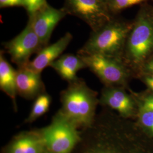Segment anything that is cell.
Returning <instances> with one entry per match:
<instances>
[{"label":"cell","mask_w":153,"mask_h":153,"mask_svg":"<svg viewBox=\"0 0 153 153\" xmlns=\"http://www.w3.org/2000/svg\"><path fill=\"white\" fill-rule=\"evenodd\" d=\"M145 83L148 88L153 91V75L151 76H146L145 78Z\"/></svg>","instance_id":"cell-22"},{"label":"cell","mask_w":153,"mask_h":153,"mask_svg":"<svg viewBox=\"0 0 153 153\" xmlns=\"http://www.w3.org/2000/svg\"><path fill=\"white\" fill-rule=\"evenodd\" d=\"M51 97L47 93H44L35 99L26 123H31L48 111L51 103Z\"/></svg>","instance_id":"cell-16"},{"label":"cell","mask_w":153,"mask_h":153,"mask_svg":"<svg viewBox=\"0 0 153 153\" xmlns=\"http://www.w3.org/2000/svg\"><path fill=\"white\" fill-rule=\"evenodd\" d=\"M99 102L101 104L117 111L123 117H131L134 114V102L120 88L107 86L102 91Z\"/></svg>","instance_id":"cell-12"},{"label":"cell","mask_w":153,"mask_h":153,"mask_svg":"<svg viewBox=\"0 0 153 153\" xmlns=\"http://www.w3.org/2000/svg\"><path fill=\"white\" fill-rule=\"evenodd\" d=\"M146 69H148L149 71H150L153 73V59L152 60L148 62L147 66H146Z\"/></svg>","instance_id":"cell-23"},{"label":"cell","mask_w":153,"mask_h":153,"mask_svg":"<svg viewBox=\"0 0 153 153\" xmlns=\"http://www.w3.org/2000/svg\"><path fill=\"white\" fill-rule=\"evenodd\" d=\"M51 153V152H49V153Z\"/></svg>","instance_id":"cell-25"},{"label":"cell","mask_w":153,"mask_h":153,"mask_svg":"<svg viewBox=\"0 0 153 153\" xmlns=\"http://www.w3.org/2000/svg\"><path fill=\"white\" fill-rule=\"evenodd\" d=\"M87 68L107 86L125 84L128 71L120 59L98 54L78 53Z\"/></svg>","instance_id":"cell-4"},{"label":"cell","mask_w":153,"mask_h":153,"mask_svg":"<svg viewBox=\"0 0 153 153\" xmlns=\"http://www.w3.org/2000/svg\"><path fill=\"white\" fill-rule=\"evenodd\" d=\"M132 26L126 22L111 21L93 31L78 53L98 54L120 59Z\"/></svg>","instance_id":"cell-2"},{"label":"cell","mask_w":153,"mask_h":153,"mask_svg":"<svg viewBox=\"0 0 153 153\" xmlns=\"http://www.w3.org/2000/svg\"><path fill=\"white\" fill-rule=\"evenodd\" d=\"M60 100L59 111L78 128L83 129L93 124L98 99L96 92L84 80L78 78L69 83L67 88L61 93Z\"/></svg>","instance_id":"cell-1"},{"label":"cell","mask_w":153,"mask_h":153,"mask_svg":"<svg viewBox=\"0 0 153 153\" xmlns=\"http://www.w3.org/2000/svg\"><path fill=\"white\" fill-rule=\"evenodd\" d=\"M142 111H153V97L144 99L142 104Z\"/></svg>","instance_id":"cell-21"},{"label":"cell","mask_w":153,"mask_h":153,"mask_svg":"<svg viewBox=\"0 0 153 153\" xmlns=\"http://www.w3.org/2000/svg\"><path fill=\"white\" fill-rule=\"evenodd\" d=\"M45 148L40 130L26 131L16 137L6 153H43Z\"/></svg>","instance_id":"cell-13"},{"label":"cell","mask_w":153,"mask_h":153,"mask_svg":"<svg viewBox=\"0 0 153 153\" xmlns=\"http://www.w3.org/2000/svg\"><path fill=\"white\" fill-rule=\"evenodd\" d=\"M67 14L63 8L57 9L47 4L30 16L29 20L33 31L37 35L43 48L48 43L55 27Z\"/></svg>","instance_id":"cell-8"},{"label":"cell","mask_w":153,"mask_h":153,"mask_svg":"<svg viewBox=\"0 0 153 153\" xmlns=\"http://www.w3.org/2000/svg\"><path fill=\"white\" fill-rule=\"evenodd\" d=\"M72 39L73 35L71 33H66L54 43L43 48L37 53L35 59L24 67L33 72L41 74L45 68L49 66L60 57L71 42Z\"/></svg>","instance_id":"cell-9"},{"label":"cell","mask_w":153,"mask_h":153,"mask_svg":"<svg viewBox=\"0 0 153 153\" xmlns=\"http://www.w3.org/2000/svg\"><path fill=\"white\" fill-rule=\"evenodd\" d=\"M140 120L143 126L153 135V111H142Z\"/></svg>","instance_id":"cell-19"},{"label":"cell","mask_w":153,"mask_h":153,"mask_svg":"<svg viewBox=\"0 0 153 153\" xmlns=\"http://www.w3.org/2000/svg\"><path fill=\"white\" fill-rule=\"evenodd\" d=\"M16 73L13 66L6 60L1 51L0 55V88L10 98L16 111Z\"/></svg>","instance_id":"cell-15"},{"label":"cell","mask_w":153,"mask_h":153,"mask_svg":"<svg viewBox=\"0 0 153 153\" xmlns=\"http://www.w3.org/2000/svg\"><path fill=\"white\" fill-rule=\"evenodd\" d=\"M101 1H102L103 2H105V3H107V1H108V0H101Z\"/></svg>","instance_id":"cell-24"},{"label":"cell","mask_w":153,"mask_h":153,"mask_svg":"<svg viewBox=\"0 0 153 153\" xmlns=\"http://www.w3.org/2000/svg\"><path fill=\"white\" fill-rule=\"evenodd\" d=\"M23 6V0H0L1 8L13 6Z\"/></svg>","instance_id":"cell-20"},{"label":"cell","mask_w":153,"mask_h":153,"mask_svg":"<svg viewBox=\"0 0 153 153\" xmlns=\"http://www.w3.org/2000/svg\"><path fill=\"white\" fill-rule=\"evenodd\" d=\"M144 1L145 0H108L107 4L111 13H117Z\"/></svg>","instance_id":"cell-17"},{"label":"cell","mask_w":153,"mask_h":153,"mask_svg":"<svg viewBox=\"0 0 153 153\" xmlns=\"http://www.w3.org/2000/svg\"><path fill=\"white\" fill-rule=\"evenodd\" d=\"M61 78L68 83L73 82L78 79L77 72L84 68H87L84 61L79 55L66 54L61 56L50 66Z\"/></svg>","instance_id":"cell-14"},{"label":"cell","mask_w":153,"mask_h":153,"mask_svg":"<svg viewBox=\"0 0 153 153\" xmlns=\"http://www.w3.org/2000/svg\"><path fill=\"white\" fill-rule=\"evenodd\" d=\"M24 7L27 10L29 16L39 10L48 3L46 0H23Z\"/></svg>","instance_id":"cell-18"},{"label":"cell","mask_w":153,"mask_h":153,"mask_svg":"<svg viewBox=\"0 0 153 153\" xmlns=\"http://www.w3.org/2000/svg\"><path fill=\"white\" fill-rule=\"evenodd\" d=\"M4 45L10 56L11 61L18 68L26 65L32 55L38 53L43 48L30 20L21 33L9 42H6Z\"/></svg>","instance_id":"cell-7"},{"label":"cell","mask_w":153,"mask_h":153,"mask_svg":"<svg viewBox=\"0 0 153 153\" xmlns=\"http://www.w3.org/2000/svg\"><path fill=\"white\" fill-rule=\"evenodd\" d=\"M17 94L28 100L35 99L46 93L41 74L31 71L25 67L18 68L16 73Z\"/></svg>","instance_id":"cell-11"},{"label":"cell","mask_w":153,"mask_h":153,"mask_svg":"<svg viewBox=\"0 0 153 153\" xmlns=\"http://www.w3.org/2000/svg\"><path fill=\"white\" fill-rule=\"evenodd\" d=\"M78 128L60 111L48 126L40 131L46 148L52 153H71L81 140Z\"/></svg>","instance_id":"cell-3"},{"label":"cell","mask_w":153,"mask_h":153,"mask_svg":"<svg viewBox=\"0 0 153 153\" xmlns=\"http://www.w3.org/2000/svg\"><path fill=\"white\" fill-rule=\"evenodd\" d=\"M128 58L135 63L142 61L153 50V18L143 13L137 19L127 39Z\"/></svg>","instance_id":"cell-5"},{"label":"cell","mask_w":153,"mask_h":153,"mask_svg":"<svg viewBox=\"0 0 153 153\" xmlns=\"http://www.w3.org/2000/svg\"><path fill=\"white\" fill-rule=\"evenodd\" d=\"M63 9L82 19L93 31L112 20L107 4L101 0H65Z\"/></svg>","instance_id":"cell-6"},{"label":"cell","mask_w":153,"mask_h":153,"mask_svg":"<svg viewBox=\"0 0 153 153\" xmlns=\"http://www.w3.org/2000/svg\"><path fill=\"white\" fill-rule=\"evenodd\" d=\"M91 126L98 139V142L91 148H88L84 153H138L125 151L124 149L111 143L107 114L96 116Z\"/></svg>","instance_id":"cell-10"}]
</instances>
